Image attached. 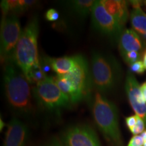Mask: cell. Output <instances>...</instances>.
Masks as SVG:
<instances>
[{"label": "cell", "instance_id": "8", "mask_svg": "<svg viewBox=\"0 0 146 146\" xmlns=\"http://www.w3.org/2000/svg\"><path fill=\"white\" fill-rule=\"evenodd\" d=\"M61 141L64 146H101L96 131L87 125L69 127L63 133Z\"/></svg>", "mask_w": 146, "mask_h": 146}, {"label": "cell", "instance_id": "19", "mask_svg": "<svg viewBox=\"0 0 146 146\" xmlns=\"http://www.w3.org/2000/svg\"><path fill=\"white\" fill-rule=\"evenodd\" d=\"M145 124L142 118H141L139 116H137V123L136 125L135 126L134 128L131 131V132L133 133L135 135H139V134H142L145 129Z\"/></svg>", "mask_w": 146, "mask_h": 146}, {"label": "cell", "instance_id": "12", "mask_svg": "<svg viewBox=\"0 0 146 146\" xmlns=\"http://www.w3.org/2000/svg\"><path fill=\"white\" fill-rule=\"evenodd\" d=\"M118 46L122 57L131 52H139L142 49L141 40L137 33L132 29H125L118 41Z\"/></svg>", "mask_w": 146, "mask_h": 146}, {"label": "cell", "instance_id": "13", "mask_svg": "<svg viewBox=\"0 0 146 146\" xmlns=\"http://www.w3.org/2000/svg\"><path fill=\"white\" fill-rule=\"evenodd\" d=\"M106 9L124 27L129 18L128 3L120 0H102Z\"/></svg>", "mask_w": 146, "mask_h": 146}, {"label": "cell", "instance_id": "22", "mask_svg": "<svg viewBox=\"0 0 146 146\" xmlns=\"http://www.w3.org/2000/svg\"><path fill=\"white\" fill-rule=\"evenodd\" d=\"M59 16L60 15L58 12L54 8L49 9L46 12L45 15V17L46 18L47 21L51 22L56 21L59 18Z\"/></svg>", "mask_w": 146, "mask_h": 146}, {"label": "cell", "instance_id": "4", "mask_svg": "<svg viewBox=\"0 0 146 146\" xmlns=\"http://www.w3.org/2000/svg\"><path fill=\"white\" fill-rule=\"evenodd\" d=\"M39 21L34 17L23 30L16 45L14 62L25 75L35 66L39 65L38 55Z\"/></svg>", "mask_w": 146, "mask_h": 146}, {"label": "cell", "instance_id": "25", "mask_svg": "<svg viewBox=\"0 0 146 146\" xmlns=\"http://www.w3.org/2000/svg\"><path fill=\"white\" fill-rule=\"evenodd\" d=\"M45 146H64V145L58 139H53L50 143H48Z\"/></svg>", "mask_w": 146, "mask_h": 146}, {"label": "cell", "instance_id": "3", "mask_svg": "<svg viewBox=\"0 0 146 146\" xmlns=\"http://www.w3.org/2000/svg\"><path fill=\"white\" fill-rule=\"evenodd\" d=\"M90 72L92 85L102 94L112 90L121 76V68L117 60L101 52L93 53Z\"/></svg>", "mask_w": 146, "mask_h": 146}, {"label": "cell", "instance_id": "11", "mask_svg": "<svg viewBox=\"0 0 146 146\" xmlns=\"http://www.w3.org/2000/svg\"><path fill=\"white\" fill-rule=\"evenodd\" d=\"M28 137L27 126L18 118L14 117L8 125L3 146H25Z\"/></svg>", "mask_w": 146, "mask_h": 146}, {"label": "cell", "instance_id": "10", "mask_svg": "<svg viewBox=\"0 0 146 146\" xmlns=\"http://www.w3.org/2000/svg\"><path fill=\"white\" fill-rule=\"evenodd\" d=\"M125 90L129 103L136 115L142 118L146 126V102L141 90V86L132 72H127Z\"/></svg>", "mask_w": 146, "mask_h": 146}, {"label": "cell", "instance_id": "31", "mask_svg": "<svg viewBox=\"0 0 146 146\" xmlns=\"http://www.w3.org/2000/svg\"><path fill=\"white\" fill-rule=\"evenodd\" d=\"M144 2H145V4H146V1H144Z\"/></svg>", "mask_w": 146, "mask_h": 146}, {"label": "cell", "instance_id": "29", "mask_svg": "<svg viewBox=\"0 0 146 146\" xmlns=\"http://www.w3.org/2000/svg\"><path fill=\"white\" fill-rule=\"evenodd\" d=\"M0 123H1V131H2V129L3 128V127H4V123H3V122L2 121V120H1H1H0Z\"/></svg>", "mask_w": 146, "mask_h": 146}, {"label": "cell", "instance_id": "16", "mask_svg": "<svg viewBox=\"0 0 146 146\" xmlns=\"http://www.w3.org/2000/svg\"><path fill=\"white\" fill-rule=\"evenodd\" d=\"M96 1L94 0H74L68 1V4L73 14L79 17L85 18L89 14H91Z\"/></svg>", "mask_w": 146, "mask_h": 146}, {"label": "cell", "instance_id": "6", "mask_svg": "<svg viewBox=\"0 0 146 146\" xmlns=\"http://www.w3.org/2000/svg\"><path fill=\"white\" fill-rule=\"evenodd\" d=\"M21 23L16 14H3L1 23V60L3 63L14 62L16 45L21 35Z\"/></svg>", "mask_w": 146, "mask_h": 146}, {"label": "cell", "instance_id": "7", "mask_svg": "<svg viewBox=\"0 0 146 146\" xmlns=\"http://www.w3.org/2000/svg\"><path fill=\"white\" fill-rule=\"evenodd\" d=\"M91 15L93 26L98 31L118 42L123 27L108 12L102 1H96Z\"/></svg>", "mask_w": 146, "mask_h": 146}, {"label": "cell", "instance_id": "30", "mask_svg": "<svg viewBox=\"0 0 146 146\" xmlns=\"http://www.w3.org/2000/svg\"><path fill=\"white\" fill-rule=\"evenodd\" d=\"M143 146H146V141L144 142V144H143Z\"/></svg>", "mask_w": 146, "mask_h": 146}, {"label": "cell", "instance_id": "23", "mask_svg": "<svg viewBox=\"0 0 146 146\" xmlns=\"http://www.w3.org/2000/svg\"><path fill=\"white\" fill-rule=\"evenodd\" d=\"M144 144V141L141 135H134L131 140L127 146H143Z\"/></svg>", "mask_w": 146, "mask_h": 146}, {"label": "cell", "instance_id": "17", "mask_svg": "<svg viewBox=\"0 0 146 146\" xmlns=\"http://www.w3.org/2000/svg\"><path fill=\"white\" fill-rule=\"evenodd\" d=\"M131 23L135 31L142 35H146V14L141 6L133 8L131 13Z\"/></svg>", "mask_w": 146, "mask_h": 146}, {"label": "cell", "instance_id": "15", "mask_svg": "<svg viewBox=\"0 0 146 146\" xmlns=\"http://www.w3.org/2000/svg\"><path fill=\"white\" fill-rule=\"evenodd\" d=\"M35 3V1L28 0H5L1 1V8L3 14H16L28 10Z\"/></svg>", "mask_w": 146, "mask_h": 146}, {"label": "cell", "instance_id": "2", "mask_svg": "<svg viewBox=\"0 0 146 146\" xmlns=\"http://www.w3.org/2000/svg\"><path fill=\"white\" fill-rule=\"evenodd\" d=\"M92 113L96 124L107 141L112 146H123L118 125V111L114 104L96 91Z\"/></svg>", "mask_w": 146, "mask_h": 146}, {"label": "cell", "instance_id": "5", "mask_svg": "<svg viewBox=\"0 0 146 146\" xmlns=\"http://www.w3.org/2000/svg\"><path fill=\"white\" fill-rule=\"evenodd\" d=\"M32 93L36 104L48 111L58 112L68 108L72 104L68 97L58 86L53 76H47L43 81L35 85Z\"/></svg>", "mask_w": 146, "mask_h": 146}, {"label": "cell", "instance_id": "20", "mask_svg": "<svg viewBox=\"0 0 146 146\" xmlns=\"http://www.w3.org/2000/svg\"><path fill=\"white\" fill-rule=\"evenodd\" d=\"M123 58L126 62L131 66L133 63L138 61L139 59V54L137 52H131L124 55Z\"/></svg>", "mask_w": 146, "mask_h": 146}, {"label": "cell", "instance_id": "1", "mask_svg": "<svg viewBox=\"0 0 146 146\" xmlns=\"http://www.w3.org/2000/svg\"><path fill=\"white\" fill-rule=\"evenodd\" d=\"M3 78L5 97L11 108L21 114L31 112L33 96L30 83L14 62L5 64Z\"/></svg>", "mask_w": 146, "mask_h": 146}, {"label": "cell", "instance_id": "21", "mask_svg": "<svg viewBox=\"0 0 146 146\" xmlns=\"http://www.w3.org/2000/svg\"><path fill=\"white\" fill-rule=\"evenodd\" d=\"M145 66H144L143 62L141 60H138L130 66V72L132 73L142 74L145 72Z\"/></svg>", "mask_w": 146, "mask_h": 146}, {"label": "cell", "instance_id": "24", "mask_svg": "<svg viewBox=\"0 0 146 146\" xmlns=\"http://www.w3.org/2000/svg\"><path fill=\"white\" fill-rule=\"evenodd\" d=\"M137 116L136 114L134 115V116H129V117L125 118L126 125H127V127L129 128L130 131L132 130L135 126L137 123Z\"/></svg>", "mask_w": 146, "mask_h": 146}, {"label": "cell", "instance_id": "32", "mask_svg": "<svg viewBox=\"0 0 146 146\" xmlns=\"http://www.w3.org/2000/svg\"><path fill=\"white\" fill-rule=\"evenodd\" d=\"M145 38H146V35H145Z\"/></svg>", "mask_w": 146, "mask_h": 146}, {"label": "cell", "instance_id": "27", "mask_svg": "<svg viewBox=\"0 0 146 146\" xmlns=\"http://www.w3.org/2000/svg\"><path fill=\"white\" fill-rule=\"evenodd\" d=\"M143 65H144V66H145V68L146 70V50H145V52H144V54L143 56Z\"/></svg>", "mask_w": 146, "mask_h": 146}, {"label": "cell", "instance_id": "18", "mask_svg": "<svg viewBox=\"0 0 146 146\" xmlns=\"http://www.w3.org/2000/svg\"><path fill=\"white\" fill-rule=\"evenodd\" d=\"M25 76H26L29 83L35 84V85L43 81L47 76L42 69L41 64L39 65L35 66L33 67Z\"/></svg>", "mask_w": 146, "mask_h": 146}, {"label": "cell", "instance_id": "28", "mask_svg": "<svg viewBox=\"0 0 146 146\" xmlns=\"http://www.w3.org/2000/svg\"><path fill=\"white\" fill-rule=\"evenodd\" d=\"M141 135L142 137V138H143L144 142H145L146 141V131H144V132L142 133Z\"/></svg>", "mask_w": 146, "mask_h": 146}, {"label": "cell", "instance_id": "9", "mask_svg": "<svg viewBox=\"0 0 146 146\" xmlns=\"http://www.w3.org/2000/svg\"><path fill=\"white\" fill-rule=\"evenodd\" d=\"M64 76L71 82L83 99L89 96L92 81L88 62L83 56L78 55L75 66Z\"/></svg>", "mask_w": 146, "mask_h": 146}, {"label": "cell", "instance_id": "26", "mask_svg": "<svg viewBox=\"0 0 146 146\" xmlns=\"http://www.w3.org/2000/svg\"><path fill=\"white\" fill-rule=\"evenodd\" d=\"M141 90L146 102V81L141 85Z\"/></svg>", "mask_w": 146, "mask_h": 146}, {"label": "cell", "instance_id": "14", "mask_svg": "<svg viewBox=\"0 0 146 146\" xmlns=\"http://www.w3.org/2000/svg\"><path fill=\"white\" fill-rule=\"evenodd\" d=\"M77 59L78 55L57 58H45V60L50 64L52 69L57 75H65L68 74L75 66Z\"/></svg>", "mask_w": 146, "mask_h": 146}]
</instances>
